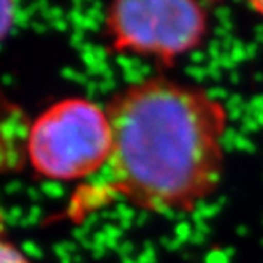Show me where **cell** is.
<instances>
[{
  "label": "cell",
  "instance_id": "cell-1",
  "mask_svg": "<svg viewBox=\"0 0 263 263\" xmlns=\"http://www.w3.org/2000/svg\"><path fill=\"white\" fill-rule=\"evenodd\" d=\"M105 109L112 137L105 179L74 194L67 219L115 198L156 214H189L217 191L229 111L211 92L156 74L118 90Z\"/></svg>",
  "mask_w": 263,
  "mask_h": 263
},
{
  "label": "cell",
  "instance_id": "cell-2",
  "mask_svg": "<svg viewBox=\"0 0 263 263\" xmlns=\"http://www.w3.org/2000/svg\"><path fill=\"white\" fill-rule=\"evenodd\" d=\"M111 143L106 109L92 100L70 97L46 108L29 125L26 160L40 178L81 181L105 170Z\"/></svg>",
  "mask_w": 263,
  "mask_h": 263
},
{
  "label": "cell",
  "instance_id": "cell-3",
  "mask_svg": "<svg viewBox=\"0 0 263 263\" xmlns=\"http://www.w3.org/2000/svg\"><path fill=\"white\" fill-rule=\"evenodd\" d=\"M210 29L208 8L191 0H119L103 16L111 52L153 61L160 68L201 48Z\"/></svg>",
  "mask_w": 263,
  "mask_h": 263
},
{
  "label": "cell",
  "instance_id": "cell-4",
  "mask_svg": "<svg viewBox=\"0 0 263 263\" xmlns=\"http://www.w3.org/2000/svg\"><path fill=\"white\" fill-rule=\"evenodd\" d=\"M21 109L8 102L0 92V127L23 118ZM27 140H0V173L17 168L26 160Z\"/></svg>",
  "mask_w": 263,
  "mask_h": 263
},
{
  "label": "cell",
  "instance_id": "cell-5",
  "mask_svg": "<svg viewBox=\"0 0 263 263\" xmlns=\"http://www.w3.org/2000/svg\"><path fill=\"white\" fill-rule=\"evenodd\" d=\"M0 263H32L26 254L17 248V244L10 239L5 214L2 210H0Z\"/></svg>",
  "mask_w": 263,
  "mask_h": 263
},
{
  "label": "cell",
  "instance_id": "cell-6",
  "mask_svg": "<svg viewBox=\"0 0 263 263\" xmlns=\"http://www.w3.org/2000/svg\"><path fill=\"white\" fill-rule=\"evenodd\" d=\"M16 4L10 0H0V42L10 35L16 23Z\"/></svg>",
  "mask_w": 263,
  "mask_h": 263
},
{
  "label": "cell",
  "instance_id": "cell-7",
  "mask_svg": "<svg viewBox=\"0 0 263 263\" xmlns=\"http://www.w3.org/2000/svg\"><path fill=\"white\" fill-rule=\"evenodd\" d=\"M249 8H251L255 14H258V16L263 17V0H255V2H251V4H249Z\"/></svg>",
  "mask_w": 263,
  "mask_h": 263
}]
</instances>
